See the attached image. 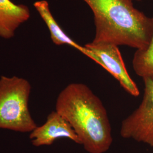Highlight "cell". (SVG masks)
I'll use <instances>...</instances> for the list:
<instances>
[{
	"mask_svg": "<svg viewBox=\"0 0 153 153\" xmlns=\"http://www.w3.org/2000/svg\"><path fill=\"white\" fill-rule=\"evenodd\" d=\"M68 121L89 153H104L113 142L107 111L86 85L71 83L59 94L56 110Z\"/></svg>",
	"mask_w": 153,
	"mask_h": 153,
	"instance_id": "obj_1",
	"label": "cell"
},
{
	"mask_svg": "<svg viewBox=\"0 0 153 153\" xmlns=\"http://www.w3.org/2000/svg\"><path fill=\"white\" fill-rule=\"evenodd\" d=\"M92 10L94 43L145 49L153 33V18L136 9L131 0H83Z\"/></svg>",
	"mask_w": 153,
	"mask_h": 153,
	"instance_id": "obj_2",
	"label": "cell"
},
{
	"mask_svg": "<svg viewBox=\"0 0 153 153\" xmlns=\"http://www.w3.org/2000/svg\"><path fill=\"white\" fill-rule=\"evenodd\" d=\"M31 85L16 76L0 77V129L30 133L37 127L28 108Z\"/></svg>",
	"mask_w": 153,
	"mask_h": 153,
	"instance_id": "obj_3",
	"label": "cell"
},
{
	"mask_svg": "<svg viewBox=\"0 0 153 153\" xmlns=\"http://www.w3.org/2000/svg\"><path fill=\"white\" fill-rule=\"evenodd\" d=\"M144 93L137 109L123 121L121 137L153 147V81L143 79Z\"/></svg>",
	"mask_w": 153,
	"mask_h": 153,
	"instance_id": "obj_4",
	"label": "cell"
},
{
	"mask_svg": "<svg viewBox=\"0 0 153 153\" xmlns=\"http://www.w3.org/2000/svg\"><path fill=\"white\" fill-rule=\"evenodd\" d=\"M85 47L87 49L86 56L109 72L127 93L134 97L140 95V90L126 70L118 46L92 42L85 44Z\"/></svg>",
	"mask_w": 153,
	"mask_h": 153,
	"instance_id": "obj_5",
	"label": "cell"
},
{
	"mask_svg": "<svg viewBox=\"0 0 153 153\" xmlns=\"http://www.w3.org/2000/svg\"><path fill=\"white\" fill-rule=\"evenodd\" d=\"M29 138L34 146H50L59 138H65L81 145V141L70 123L56 111L48 115L44 124L37 126L30 133Z\"/></svg>",
	"mask_w": 153,
	"mask_h": 153,
	"instance_id": "obj_6",
	"label": "cell"
},
{
	"mask_svg": "<svg viewBox=\"0 0 153 153\" xmlns=\"http://www.w3.org/2000/svg\"><path fill=\"white\" fill-rule=\"evenodd\" d=\"M30 17L28 7L11 0H0V38L9 39L16 30Z\"/></svg>",
	"mask_w": 153,
	"mask_h": 153,
	"instance_id": "obj_7",
	"label": "cell"
},
{
	"mask_svg": "<svg viewBox=\"0 0 153 153\" xmlns=\"http://www.w3.org/2000/svg\"><path fill=\"white\" fill-rule=\"evenodd\" d=\"M33 6L46 24L49 30L51 38L55 45H69L86 56L87 49H86L85 46H82L76 43V42L71 38L56 21L50 10L48 1L45 0L36 1L33 4Z\"/></svg>",
	"mask_w": 153,
	"mask_h": 153,
	"instance_id": "obj_8",
	"label": "cell"
},
{
	"mask_svg": "<svg viewBox=\"0 0 153 153\" xmlns=\"http://www.w3.org/2000/svg\"><path fill=\"white\" fill-rule=\"evenodd\" d=\"M132 65L138 76L142 77V79L150 78L153 81V33L148 47L135 52Z\"/></svg>",
	"mask_w": 153,
	"mask_h": 153,
	"instance_id": "obj_9",
	"label": "cell"
},
{
	"mask_svg": "<svg viewBox=\"0 0 153 153\" xmlns=\"http://www.w3.org/2000/svg\"><path fill=\"white\" fill-rule=\"evenodd\" d=\"M131 1H133V0H131ZM134 1H142V0H134Z\"/></svg>",
	"mask_w": 153,
	"mask_h": 153,
	"instance_id": "obj_10",
	"label": "cell"
}]
</instances>
